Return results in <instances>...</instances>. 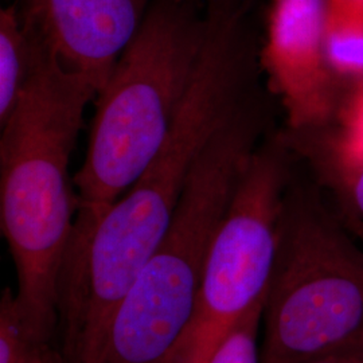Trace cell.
Returning a JSON list of instances; mask_svg holds the SVG:
<instances>
[{
  "label": "cell",
  "mask_w": 363,
  "mask_h": 363,
  "mask_svg": "<svg viewBox=\"0 0 363 363\" xmlns=\"http://www.w3.org/2000/svg\"><path fill=\"white\" fill-rule=\"evenodd\" d=\"M264 301L245 313L223 337L208 363L261 362V330Z\"/></svg>",
  "instance_id": "obj_11"
},
{
  "label": "cell",
  "mask_w": 363,
  "mask_h": 363,
  "mask_svg": "<svg viewBox=\"0 0 363 363\" xmlns=\"http://www.w3.org/2000/svg\"><path fill=\"white\" fill-rule=\"evenodd\" d=\"M35 37L18 6L0 13V124L11 115L34 62Z\"/></svg>",
  "instance_id": "obj_8"
},
{
  "label": "cell",
  "mask_w": 363,
  "mask_h": 363,
  "mask_svg": "<svg viewBox=\"0 0 363 363\" xmlns=\"http://www.w3.org/2000/svg\"><path fill=\"white\" fill-rule=\"evenodd\" d=\"M264 130L257 97L210 140L167 232L117 310L101 363L169 362L194 316L213 238Z\"/></svg>",
  "instance_id": "obj_3"
},
{
  "label": "cell",
  "mask_w": 363,
  "mask_h": 363,
  "mask_svg": "<svg viewBox=\"0 0 363 363\" xmlns=\"http://www.w3.org/2000/svg\"><path fill=\"white\" fill-rule=\"evenodd\" d=\"M206 33L203 0H152L99 91L73 184L74 233L93 228L155 157L191 85Z\"/></svg>",
  "instance_id": "obj_2"
},
{
  "label": "cell",
  "mask_w": 363,
  "mask_h": 363,
  "mask_svg": "<svg viewBox=\"0 0 363 363\" xmlns=\"http://www.w3.org/2000/svg\"><path fill=\"white\" fill-rule=\"evenodd\" d=\"M354 235L358 238V241L361 242L363 247V223H351V225H346Z\"/></svg>",
  "instance_id": "obj_15"
},
{
  "label": "cell",
  "mask_w": 363,
  "mask_h": 363,
  "mask_svg": "<svg viewBox=\"0 0 363 363\" xmlns=\"http://www.w3.org/2000/svg\"><path fill=\"white\" fill-rule=\"evenodd\" d=\"M0 363H67L58 342L27 322L10 286L0 296Z\"/></svg>",
  "instance_id": "obj_9"
},
{
  "label": "cell",
  "mask_w": 363,
  "mask_h": 363,
  "mask_svg": "<svg viewBox=\"0 0 363 363\" xmlns=\"http://www.w3.org/2000/svg\"><path fill=\"white\" fill-rule=\"evenodd\" d=\"M292 156L281 133L252 156L213 238L194 316L167 363H208L233 325L265 300Z\"/></svg>",
  "instance_id": "obj_5"
},
{
  "label": "cell",
  "mask_w": 363,
  "mask_h": 363,
  "mask_svg": "<svg viewBox=\"0 0 363 363\" xmlns=\"http://www.w3.org/2000/svg\"><path fill=\"white\" fill-rule=\"evenodd\" d=\"M33 33L30 77L1 124L0 226L16 271L19 310L40 335L54 339L60 279L77 214L69 164L97 91Z\"/></svg>",
  "instance_id": "obj_1"
},
{
  "label": "cell",
  "mask_w": 363,
  "mask_h": 363,
  "mask_svg": "<svg viewBox=\"0 0 363 363\" xmlns=\"http://www.w3.org/2000/svg\"><path fill=\"white\" fill-rule=\"evenodd\" d=\"M319 189L294 177L279 222L261 362L298 363L363 337V247Z\"/></svg>",
  "instance_id": "obj_4"
},
{
  "label": "cell",
  "mask_w": 363,
  "mask_h": 363,
  "mask_svg": "<svg viewBox=\"0 0 363 363\" xmlns=\"http://www.w3.org/2000/svg\"><path fill=\"white\" fill-rule=\"evenodd\" d=\"M152 0H21L23 21L62 65L104 88Z\"/></svg>",
  "instance_id": "obj_7"
},
{
  "label": "cell",
  "mask_w": 363,
  "mask_h": 363,
  "mask_svg": "<svg viewBox=\"0 0 363 363\" xmlns=\"http://www.w3.org/2000/svg\"><path fill=\"white\" fill-rule=\"evenodd\" d=\"M325 49L337 77L363 79V23L327 19Z\"/></svg>",
  "instance_id": "obj_10"
},
{
  "label": "cell",
  "mask_w": 363,
  "mask_h": 363,
  "mask_svg": "<svg viewBox=\"0 0 363 363\" xmlns=\"http://www.w3.org/2000/svg\"><path fill=\"white\" fill-rule=\"evenodd\" d=\"M325 30L327 0H273L259 65L294 135L325 132L340 108Z\"/></svg>",
  "instance_id": "obj_6"
},
{
  "label": "cell",
  "mask_w": 363,
  "mask_h": 363,
  "mask_svg": "<svg viewBox=\"0 0 363 363\" xmlns=\"http://www.w3.org/2000/svg\"><path fill=\"white\" fill-rule=\"evenodd\" d=\"M298 363H363V337Z\"/></svg>",
  "instance_id": "obj_13"
},
{
  "label": "cell",
  "mask_w": 363,
  "mask_h": 363,
  "mask_svg": "<svg viewBox=\"0 0 363 363\" xmlns=\"http://www.w3.org/2000/svg\"><path fill=\"white\" fill-rule=\"evenodd\" d=\"M327 19L363 23V0H327Z\"/></svg>",
  "instance_id": "obj_14"
},
{
  "label": "cell",
  "mask_w": 363,
  "mask_h": 363,
  "mask_svg": "<svg viewBox=\"0 0 363 363\" xmlns=\"http://www.w3.org/2000/svg\"><path fill=\"white\" fill-rule=\"evenodd\" d=\"M345 169L323 178L331 186L346 225L363 223V156L343 160Z\"/></svg>",
  "instance_id": "obj_12"
}]
</instances>
